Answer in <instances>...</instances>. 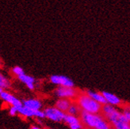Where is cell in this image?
Here are the masks:
<instances>
[{
	"instance_id": "1",
	"label": "cell",
	"mask_w": 130,
	"mask_h": 129,
	"mask_svg": "<svg viewBox=\"0 0 130 129\" xmlns=\"http://www.w3.org/2000/svg\"><path fill=\"white\" fill-rule=\"evenodd\" d=\"M79 117L84 129H112L111 125L101 113L81 112Z\"/></svg>"
},
{
	"instance_id": "2",
	"label": "cell",
	"mask_w": 130,
	"mask_h": 129,
	"mask_svg": "<svg viewBox=\"0 0 130 129\" xmlns=\"http://www.w3.org/2000/svg\"><path fill=\"white\" fill-rule=\"evenodd\" d=\"M75 101L79 105L81 112H85L88 113L98 114L101 113L102 105L96 102L92 98H90L83 91H79Z\"/></svg>"
},
{
	"instance_id": "3",
	"label": "cell",
	"mask_w": 130,
	"mask_h": 129,
	"mask_svg": "<svg viewBox=\"0 0 130 129\" xmlns=\"http://www.w3.org/2000/svg\"><path fill=\"white\" fill-rule=\"evenodd\" d=\"M79 91L75 87L56 86L53 90V95L56 98H65L75 101Z\"/></svg>"
},
{
	"instance_id": "4",
	"label": "cell",
	"mask_w": 130,
	"mask_h": 129,
	"mask_svg": "<svg viewBox=\"0 0 130 129\" xmlns=\"http://www.w3.org/2000/svg\"><path fill=\"white\" fill-rule=\"evenodd\" d=\"M45 119L56 123H62L63 121L65 113L60 111L55 106H47L43 108Z\"/></svg>"
},
{
	"instance_id": "5",
	"label": "cell",
	"mask_w": 130,
	"mask_h": 129,
	"mask_svg": "<svg viewBox=\"0 0 130 129\" xmlns=\"http://www.w3.org/2000/svg\"><path fill=\"white\" fill-rule=\"evenodd\" d=\"M49 82L56 86L75 87V82L68 77L65 75H53L49 77Z\"/></svg>"
},
{
	"instance_id": "6",
	"label": "cell",
	"mask_w": 130,
	"mask_h": 129,
	"mask_svg": "<svg viewBox=\"0 0 130 129\" xmlns=\"http://www.w3.org/2000/svg\"><path fill=\"white\" fill-rule=\"evenodd\" d=\"M0 99L4 103L9 105V106H14L16 108L22 105V101L16 96L9 92V90H3L0 94Z\"/></svg>"
},
{
	"instance_id": "7",
	"label": "cell",
	"mask_w": 130,
	"mask_h": 129,
	"mask_svg": "<svg viewBox=\"0 0 130 129\" xmlns=\"http://www.w3.org/2000/svg\"><path fill=\"white\" fill-rule=\"evenodd\" d=\"M22 105L26 107L27 108L30 109L32 111H37L43 109V102L41 99L37 98H30L22 100Z\"/></svg>"
},
{
	"instance_id": "8",
	"label": "cell",
	"mask_w": 130,
	"mask_h": 129,
	"mask_svg": "<svg viewBox=\"0 0 130 129\" xmlns=\"http://www.w3.org/2000/svg\"><path fill=\"white\" fill-rule=\"evenodd\" d=\"M102 94L104 97V98H105V100H106V104L110 105L112 106H114L116 108L117 107H122L123 105H124L123 101L117 95H115L112 93L107 92V91H102Z\"/></svg>"
},
{
	"instance_id": "9",
	"label": "cell",
	"mask_w": 130,
	"mask_h": 129,
	"mask_svg": "<svg viewBox=\"0 0 130 129\" xmlns=\"http://www.w3.org/2000/svg\"><path fill=\"white\" fill-rule=\"evenodd\" d=\"M18 81L22 82L23 84L26 86L31 91H34L36 89V84H37V79L31 75H29L27 74H23L20 76L17 77Z\"/></svg>"
},
{
	"instance_id": "10",
	"label": "cell",
	"mask_w": 130,
	"mask_h": 129,
	"mask_svg": "<svg viewBox=\"0 0 130 129\" xmlns=\"http://www.w3.org/2000/svg\"><path fill=\"white\" fill-rule=\"evenodd\" d=\"M83 92L87 95H88L90 98H92L94 101H95L98 103H99L100 105H104L106 104V100L104 98L102 92L94 91V90H91V89H85V90H83Z\"/></svg>"
},
{
	"instance_id": "11",
	"label": "cell",
	"mask_w": 130,
	"mask_h": 129,
	"mask_svg": "<svg viewBox=\"0 0 130 129\" xmlns=\"http://www.w3.org/2000/svg\"><path fill=\"white\" fill-rule=\"evenodd\" d=\"M73 101L69 100V99H65V98H57L55 101L54 106L60 109V111L66 113L67 110L68 109L70 105Z\"/></svg>"
},
{
	"instance_id": "12",
	"label": "cell",
	"mask_w": 130,
	"mask_h": 129,
	"mask_svg": "<svg viewBox=\"0 0 130 129\" xmlns=\"http://www.w3.org/2000/svg\"><path fill=\"white\" fill-rule=\"evenodd\" d=\"M18 109V115L20 116L21 117L25 119H31L34 118V111H32L30 109L25 107L23 105L20 107L17 108Z\"/></svg>"
},
{
	"instance_id": "13",
	"label": "cell",
	"mask_w": 130,
	"mask_h": 129,
	"mask_svg": "<svg viewBox=\"0 0 130 129\" xmlns=\"http://www.w3.org/2000/svg\"><path fill=\"white\" fill-rule=\"evenodd\" d=\"M63 123L68 125V127L72 126L77 124H80L81 120L79 116H73V115H69V114H65V117L63 119Z\"/></svg>"
},
{
	"instance_id": "14",
	"label": "cell",
	"mask_w": 130,
	"mask_h": 129,
	"mask_svg": "<svg viewBox=\"0 0 130 129\" xmlns=\"http://www.w3.org/2000/svg\"><path fill=\"white\" fill-rule=\"evenodd\" d=\"M12 87L11 80L0 72V88L3 90H9Z\"/></svg>"
},
{
	"instance_id": "15",
	"label": "cell",
	"mask_w": 130,
	"mask_h": 129,
	"mask_svg": "<svg viewBox=\"0 0 130 129\" xmlns=\"http://www.w3.org/2000/svg\"><path fill=\"white\" fill-rule=\"evenodd\" d=\"M80 113H81L80 108H79V105L76 104V102L75 101H73L72 102H71V104L70 105L68 109L66 112L67 114L73 115V116H79Z\"/></svg>"
},
{
	"instance_id": "16",
	"label": "cell",
	"mask_w": 130,
	"mask_h": 129,
	"mask_svg": "<svg viewBox=\"0 0 130 129\" xmlns=\"http://www.w3.org/2000/svg\"><path fill=\"white\" fill-rule=\"evenodd\" d=\"M112 129H130V124L128 120L119 121L111 124Z\"/></svg>"
},
{
	"instance_id": "17",
	"label": "cell",
	"mask_w": 130,
	"mask_h": 129,
	"mask_svg": "<svg viewBox=\"0 0 130 129\" xmlns=\"http://www.w3.org/2000/svg\"><path fill=\"white\" fill-rule=\"evenodd\" d=\"M122 113L125 116V117L128 120V122L130 124V104L123 105L122 106Z\"/></svg>"
},
{
	"instance_id": "18",
	"label": "cell",
	"mask_w": 130,
	"mask_h": 129,
	"mask_svg": "<svg viewBox=\"0 0 130 129\" xmlns=\"http://www.w3.org/2000/svg\"><path fill=\"white\" fill-rule=\"evenodd\" d=\"M11 74L16 77H18V76L25 74V71L22 67H19V66H15L11 69Z\"/></svg>"
},
{
	"instance_id": "19",
	"label": "cell",
	"mask_w": 130,
	"mask_h": 129,
	"mask_svg": "<svg viewBox=\"0 0 130 129\" xmlns=\"http://www.w3.org/2000/svg\"><path fill=\"white\" fill-rule=\"evenodd\" d=\"M34 119H38V120H44L45 117H44V113L43 109H41V110H37L34 111Z\"/></svg>"
},
{
	"instance_id": "20",
	"label": "cell",
	"mask_w": 130,
	"mask_h": 129,
	"mask_svg": "<svg viewBox=\"0 0 130 129\" xmlns=\"http://www.w3.org/2000/svg\"><path fill=\"white\" fill-rule=\"evenodd\" d=\"M8 113L10 116L11 117H16L18 116V109L16 107L14 106H9V108H8Z\"/></svg>"
},
{
	"instance_id": "21",
	"label": "cell",
	"mask_w": 130,
	"mask_h": 129,
	"mask_svg": "<svg viewBox=\"0 0 130 129\" xmlns=\"http://www.w3.org/2000/svg\"><path fill=\"white\" fill-rule=\"evenodd\" d=\"M29 129H44L43 127H41V126L39 125H35V124H32L30 126V128Z\"/></svg>"
},
{
	"instance_id": "22",
	"label": "cell",
	"mask_w": 130,
	"mask_h": 129,
	"mask_svg": "<svg viewBox=\"0 0 130 129\" xmlns=\"http://www.w3.org/2000/svg\"><path fill=\"white\" fill-rule=\"evenodd\" d=\"M2 67H3V61L1 59H0V68H1Z\"/></svg>"
},
{
	"instance_id": "23",
	"label": "cell",
	"mask_w": 130,
	"mask_h": 129,
	"mask_svg": "<svg viewBox=\"0 0 130 129\" xmlns=\"http://www.w3.org/2000/svg\"><path fill=\"white\" fill-rule=\"evenodd\" d=\"M2 91H3V89H2L1 88H0V94H1V92H2Z\"/></svg>"
},
{
	"instance_id": "24",
	"label": "cell",
	"mask_w": 130,
	"mask_h": 129,
	"mask_svg": "<svg viewBox=\"0 0 130 129\" xmlns=\"http://www.w3.org/2000/svg\"><path fill=\"white\" fill-rule=\"evenodd\" d=\"M48 129H52V128H48Z\"/></svg>"
}]
</instances>
